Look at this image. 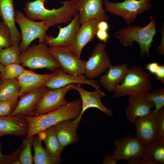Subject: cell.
I'll return each mask as SVG.
<instances>
[{
  "label": "cell",
  "mask_w": 164,
  "mask_h": 164,
  "mask_svg": "<svg viewBox=\"0 0 164 164\" xmlns=\"http://www.w3.org/2000/svg\"><path fill=\"white\" fill-rule=\"evenodd\" d=\"M47 89L42 87L20 97L15 109L9 116L19 114L31 117L36 105Z\"/></svg>",
  "instance_id": "ffe728a7"
},
{
  "label": "cell",
  "mask_w": 164,
  "mask_h": 164,
  "mask_svg": "<svg viewBox=\"0 0 164 164\" xmlns=\"http://www.w3.org/2000/svg\"><path fill=\"white\" fill-rule=\"evenodd\" d=\"M80 24L77 12L66 26H58L59 32L56 37L46 34L44 43L49 47H69L73 42Z\"/></svg>",
  "instance_id": "4fadbf2b"
},
{
  "label": "cell",
  "mask_w": 164,
  "mask_h": 164,
  "mask_svg": "<svg viewBox=\"0 0 164 164\" xmlns=\"http://www.w3.org/2000/svg\"><path fill=\"white\" fill-rule=\"evenodd\" d=\"M74 84H87L95 89H100L97 81L87 79L84 74L73 76L68 74L63 71L59 72L50 78L45 83L44 86L50 89L59 88L67 85Z\"/></svg>",
  "instance_id": "d6986e66"
},
{
  "label": "cell",
  "mask_w": 164,
  "mask_h": 164,
  "mask_svg": "<svg viewBox=\"0 0 164 164\" xmlns=\"http://www.w3.org/2000/svg\"><path fill=\"white\" fill-rule=\"evenodd\" d=\"M157 137L164 138V107L156 113Z\"/></svg>",
  "instance_id": "e575fe53"
},
{
  "label": "cell",
  "mask_w": 164,
  "mask_h": 164,
  "mask_svg": "<svg viewBox=\"0 0 164 164\" xmlns=\"http://www.w3.org/2000/svg\"><path fill=\"white\" fill-rule=\"evenodd\" d=\"M61 71H58L50 74H42L36 73L32 70L26 69L16 78L19 87V97L44 86L45 83L50 78Z\"/></svg>",
  "instance_id": "e0dca14e"
},
{
  "label": "cell",
  "mask_w": 164,
  "mask_h": 164,
  "mask_svg": "<svg viewBox=\"0 0 164 164\" xmlns=\"http://www.w3.org/2000/svg\"><path fill=\"white\" fill-rule=\"evenodd\" d=\"M28 129V122L23 116H0V137L6 135L26 136Z\"/></svg>",
  "instance_id": "ac0fdd59"
},
{
  "label": "cell",
  "mask_w": 164,
  "mask_h": 164,
  "mask_svg": "<svg viewBox=\"0 0 164 164\" xmlns=\"http://www.w3.org/2000/svg\"><path fill=\"white\" fill-rule=\"evenodd\" d=\"M115 147L112 155L117 161L141 158L145 146L135 137L128 136L114 141Z\"/></svg>",
  "instance_id": "7c38bea8"
},
{
  "label": "cell",
  "mask_w": 164,
  "mask_h": 164,
  "mask_svg": "<svg viewBox=\"0 0 164 164\" xmlns=\"http://www.w3.org/2000/svg\"><path fill=\"white\" fill-rule=\"evenodd\" d=\"M159 66L158 62H152L146 65V69L150 73L154 75L157 70Z\"/></svg>",
  "instance_id": "f35d334b"
},
{
  "label": "cell",
  "mask_w": 164,
  "mask_h": 164,
  "mask_svg": "<svg viewBox=\"0 0 164 164\" xmlns=\"http://www.w3.org/2000/svg\"><path fill=\"white\" fill-rule=\"evenodd\" d=\"M106 11L124 19L129 25L137 19L138 15L150 9L151 0H123L121 2H113L104 0Z\"/></svg>",
  "instance_id": "52a82bcc"
},
{
  "label": "cell",
  "mask_w": 164,
  "mask_h": 164,
  "mask_svg": "<svg viewBox=\"0 0 164 164\" xmlns=\"http://www.w3.org/2000/svg\"><path fill=\"white\" fill-rule=\"evenodd\" d=\"M15 21L21 30V39L19 44L21 53L24 52L30 44L36 39L39 43H44L49 27L43 22H36L27 18L19 10L15 11Z\"/></svg>",
  "instance_id": "8992f818"
},
{
  "label": "cell",
  "mask_w": 164,
  "mask_h": 164,
  "mask_svg": "<svg viewBox=\"0 0 164 164\" xmlns=\"http://www.w3.org/2000/svg\"><path fill=\"white\" fill-rule=\"evenodd\" d=\"M98 22L94 19H91L81 24L73 42L68 47L74 56L81 58L83 49L88 43L92 41L96 36Z\"/></svg>",
  "instance_id": "5bb4252c"
},
{
  "label": "cell",
  "mask_w": 164,
  "mask_h": 164,
  "mask_svg": "<svg viewBox=\"0 0 164 164\" xmlns=\"http://www.w3.org/2000/svg\"><path fill=\"white\" fill-rule=\"evenodd\" d=\"M128 101L125 114L128 120L133 124L136 118L146 115L154 107V103L146 96H129Z\"/></svg>",
  "instance_id": "44dd1931"
},
{
  "label": "cell",
  "mask_w": 164,
  "mask_h": 164,
  "mask_svg": "<svg viewBox=\"0 0 164 164\" xmlns=\"http://www.w3.org/2000/svg\"><path fill=\"white\" fill-rule=\"evenodd\" d=\"M155 78L164 84V65L163 64L159 65V67L154 75Z\"/></svg>",
  "instance_id": "74e56055"
},
{
  "label": "cell",
  "mask_w": 164,
  "mask_h": 164,
  "mask_svg": "<svg viewBox=\"0 0 164 164\" xmlns=\"http://www.w3.org/2000/svg\"><path fill=\"white\" fill-rule=\"evenodd\" d=\"M11 45L10 30L4 22L0 21V50Z\"/></svg>",
  "instance_id": "1f68e13d"
},
{
  "label": "cell",
  "mask_w": 164,
  "mask_h": 164,
  "mask_svg": "<svg viewBox=\"0 0 164 164\" xmlns=\"http://www.w3.org/2000/svg\"><path fill=\"white\" fill-rule=\"evenodd\" d=\"M150 19L149 23L145 27L138 25L128 26L120 29L115 34L116 38L125 47L132 46L134 42H137L140 50V56L142 57L145 53L148 57L149 56V49L156 34L155 21L151 16Z\"/></svg>",
  "instance_id": "3957f363"
},
{
  "label": "cell",
  "mask_w": 164,
  "mask_h": 164,
  "mask_svg": "<svg viewBox=\"0 0 164 164\" xmlns=\"http://www.w3.org/2000/svg\"><path fill=\"white\" fill-rule=\"evenodd\" d=\"M4 67L0 63V72L1 73L2 76L4 74Z\"/></svg>",
  "instance_id": "7bdbcfd3"
},
{
  "label": "cell",
  "mask_w": 164,
  "mask_h": 164,
  "mask_svg": "<svg viewBox=\"0 0 164 164\" xmlns=\"http://www.w3.org/2000/svg\"><path fill=\"white\" fill-rule=\"evenodd\" d=\"M48 47L44 43L29 46L19 57L21 64L32 70L46 69L52 72L63 70L61 66L48 50Z\"/></svg>",
  "instance_id": "5b68a950"
},
{
  "label": "cell",
  "mask_w": 164,
  "mask_h": 164,
  "mask_svg": "<svg viewBox=\"0 0 164 164\" xmlns=\"http://www.w3.org/2000/svg\"><path fill=\"white\" fill-rule=\"evenodd\" d=\"M154 103L155 107L152 111L156 113L164 107V88H157L149 92L146 96Z\"/></svg>",
  "instance_id": "4dcf8cb0"
},
{
  "label": "cell",
  "mask_w": 164,
  "mask_h": 164,
  "mask_svg": "<svg viewBox=\"0 0 164 164\" xmlns=\"http://www.w3.org/2000/svg\"><path fill=\"white\" fill-rule=\"evenodd\" d=\"M141 158L149 164H164V138L157 137L145 146Z\"/></svg>",
  "instance_id": "d4e9b609"
},
{
  "label": "cell",
  "mask_w": 164,
  "mask_h": 164,
  "mask_svg": "<svg viewBox=\"0 0 164 164\" xmlns=\"http://www.w3.org/2000/svg\"><path fill=\"white\" fill-rule=\"evenodd\" d=\"M129 164H149L148 163L141 158L132 159L128 161Z\"/></svg>",
  "instance_id": "b9f144b4"
},
{
  "label": "cell",
  "mask_w": 164,
  "mask_h": 164,
  "mask_svg": "<svg viewBox=\"0 0 164 164\" xmlns=\"http://www.w3.org/2000/svg\"><path fill=\"white\" fill-rule=\"evenodd\" d=\"M43 131L45 135L43 140L46 150L53 156H60L64 148L61 146L57 138L55 126H51Z\"/></svg>",
  "instance_id": "83f0119b"
},
{
  "label": "cell",
  "mask_w": 164,
  "mask_h": 164,
  "mask_svg": "<svg viewBox=\"0 0 164 164\" xmlns=\"http://www.w3.org/2000/svg\"><path fill=\"white\" fill-rule=\"evenodd\" d=\"M80 24L91 19L107 21L109 17L103 6V0H78Z\"/></svg>",
  "instance_id": "2e32d148"
},
{
  "label": "cell",
  "mask_w": 164,
  "mask_h": 164,
  "mask_svg": "<svg viewBox=\"0 0 164 164\" xmlns=\"http://www.w3.org/2000/svg\"><path fill=\"white\" fill-rule=\"evenodd\" d=\"M32 146L34 150L33 162L35 164H58L62 161L60 156L54 157L51 155L42 145V140L38 134L33 136Z\"/></svg>",
  "instance_id": "484cf974"
},
{
  "label": "cell",
  "mask_w": 164,
  "mask_h": 164,
  "mask_svg": "<svg viewBox=\"0 0 164 164\" xmlns=\"http://www.w3.org/2000/svg\"><path fill=\"white\" fill-rule=\"evenodd\" d=\"M2 145L1 141L0 139V164H12L13 162L18 159L21 145L11 154L5 155L3 154L2 152Z\"/></svg>",
  "instance_id": "d590c367"
},
{
  "label": "cell",
  "mask_w": 164,
  "mask_h": 164,
  "mask_svg": "<svg viewBox=\"0 0 164 164\" xmlns=\"http://www.w3.org/2000/svg\"><path fill=\"white\" fill-rule=\"evenodd\" d=\"M81 108V100H74L46 114L33 117L23 116L29 126L26 138L32 137L63 121L76 119L80 114Z\"/></svg>",
  "instance_id": "7a4b0ae2"
},
{
  "label": "cell",
  "mask_w": 164,
  "mask_h": 164,
  "mask_svg": "<svg viewBox=\"0 0 164 164\" xmlns=\"http://www.w3.org/2000/svg\"><path fill=\"white\" fill-rule=\"evenodd\" d=\"M134 124L136 129L135 137L145 146L157 137L156 113L152 110L145 116L136 118Z\"/></svg>",
  "instance_id": "9a60e30c"
},
{
  "label": "cell",
  "mask_w": 164,
  "mask_h": 164,
  "mask_svg": "<svg viewBox=\"0 0 164 164\" xmlns=\"http://www.w3.org/2000/svg\"><path fill=\"white\" fill-rule=\"evenodd\" d=\"M74 90L80 95L82 103L80 113L77 118L73 120L74 123L79 124L83 113L90 108H96L109 117L113 115L112 110L107 108L102 103L101 98L105 97L106 95L100 89H95L94 91H90L82 88L80 85L75 84Z\"/></svg>",
  "instance_id": "8fae6325"
},
{
  "label": "cell",
  "mask_w": 164,
  "mask_h": 164,
  "mask_svg": "<svg viewBox=\"0 0 164 164\" xmlns=\"http://www.w3.org/2000/svg\"><path fill=\"white\" fill-rule=\"evenodd\" d=\"M17 100H5L0 101V116H8L14 111Z\"/></svg>",
  "instance_id": "836d02e7"
},
{
  "label": "cell",
  "mask_w": 164,
  "mask_h": 164,
  "mask_svg": "<svg viewBox=\"0 0 164 164\" xmlns=\"http://www.w3.org/2000/svg\"><path fill=\"white\" fill-rule=\"evenodd\" d=\"M48 50L60 64L65 73L73 76L84 74L86 60L74 56L68 47H49Z\"/></svg>",
  "instance_id": "30bf717a"
},
{
  "label": "cell",
  "mask_w": 164,
  "mask_h": 164,
  "mask_svg": "<svg viewBox=\"0 0 164 164\" xmlns=\"http://www.w3.org/2000/svg\"><path fill=\"white\" fill-rule=\"evenodd\" d=\"M75 84L54 89L48 88L36 105L31 117L46 114L67 104L65 96L70 91L74 89Z\"/></svg>",
  "instance_id": "ba28073f"
},
{
  "label": "cell",
  "mask_w": 164,
  "mask_h": 164,
  "mask_svg": "<svg viewBox=\"0 0 164 164\" xmlns=\"http://www.w3.org/2000/svg\"><path fill=\"white\" fill-rule=\"evenodd\" d=\"M33 139V136L22 139V144L18 157L21 164H32L33 162L31 152Z\"/></svg>",
  "instance_id": "f546056e"
},
{
  "label": "cell",
  "mask_w": 164,
  "mask_h": 164,
  "mask_svg": "<svg viewBox=\"0 0 164 164\" xmlns=\"http://www.w3.org/2000/svg\"><path fill=\"white\" fill-rule=\"evenodd\" d=\"M19 87L16 79L2 77L0 83V101L17 100Z\"/></svg>",
  "instance_id": "4316f807"
},
{
  "label": "cell",
  "mask_w": 164,
  "mask_h": 164,
  "mask_svg": "<svg viewBox=\"0 0 164 164\" xmlns=\"http://www.w3.org/2000/svg\"><path fill=\"white\" fill-rule=\"evenodd\" d=\"M26 70L21 64H10L4 67V74L2 77L16 79Z\"/></svg>",
  "instance_id": "d6a6232c"
},
{
  "label": "cell",
  "mask_w": 164,
  "mask_h": 164,
  "mask_svg": "<svg viewBox=\"0 0 164 164\" xmlns=\"http://www.w3.org/2000/svg\"><path fill=\"white\" fill-rule=\"evenodd\" d=\"M0 16L10 31L12 45H19L21 35L15 24L14 0H0Z\"/></svg>",
  "instance_id": "7402d4cb"
},
{
  "label": "cell",
  "mask_w": 164,
  "mask_h": 164,
  "mask_svg": "<svg viewBox=\"0 0 164 164\" xmlns=\"http://www.w3.org/2000/svg\"><path fill=\"white\" fill-rule=\"evenodd\" d=\"M19 46L11 45L0 50V63L5 67L12 64H21Z\"/></svg>",
  "instance_id": "f1b7e54d"
},
{
  "label": "cell",
  "mask_w": 164,
  "mask_h": 164,
  "mask_svg": "<svg viewBox=\"0 0 164 164\" xmlns=\"http://www.w3.org/2000/svg\"><path fill=\"white\" fill-rule=\"evenodd\" d=\"M97 28L99 30L108 31L109 29V25L107 21H101L97 24Z\"/></svg>",
  "instance_id": "60d3db41"
},
{
  "label": "cell",
  "mask_w": 164,
  "mask_h": 164,
  "mask_svg": "<svg viewBox=\"0 0 164 164\" xmlns=\"http://www.w3.org/2000/svg\"><path fill=\"white\" fill-rule=\"evenodd\" d=\"M2 79V74L0 72V83Z\"/></svg>",
  "instance_id": "ee69618b"
},
{
  "label": "cell",
  "mask_w": 164,
  "mask_h": 164,
  "mask_svg": "<svg viewBox=\"0 0 164 164\" xmlns=\"http://www.w3.org/2000/svg\"><path fill=\"white\" fill-rule=\"evenodd\" d=\"M129 68L126 63L117 66L111 64L106 71V73L100 77L99 83L108 91L113 92L123 81Z\"/></svg>",
  "instance_id": "603a6c76"
},
{
  "label": "cell",
  "mask_w": 164,
  "mask_h": 164,
  "mask_svg": "<svg viewBox=\"0 0 164 164\" xmlns=\"http://www.w3.org/2000/svg\"><path fill=\"white\" fill-rule=\"evenodd\" d=\"M117 161L113 158L112 155H108L105 156L102 164H115Z\"/></svg>",
  "instance_id": "ab89813d"
},
{
  "label": "cell",
  "mask_w": 164,
  "mask_h": 164,
  "mask_svg": "<svg viewBox=\"0 0 164 164\" xmlns=\"http://www.w3.org/2000/svg\"><path fill=\"white\" fill-rule=\"evenodd\" d=\"M106 48V43L99 42L86 60L84 74L87 79L93 80L100 77L112 64Z\"/></svg>",
  "instance_id": "9c48e42d"
},
{
  "label": "cell",
  "mask_w": 164,
  "mask_h": 164,
  "mask_svg": "<svg viewBox=\"0 0 164 164\" xmlns=\"http://www.w3.org/2000/svg\"><path fill=\"white\" fill-rule=\"evenodd\" d=\"M152 88L151 76L142 67L134 66L129 69L122 82L116 87L113 97L125 96L145 97Z\"/></svg>",
  "instance_id": "277c9868"
},
{
  "label": "cell",
  "mask_w": 164,
  "mask_h": 164,
  "mask_svg": "<svg viewBox=\"0 0 164 164\" xmlns=\"http://www.w3.org/2000/svg\"><path fill=\"white\" fill-rule=\"evenodd\" d=\"M98 39L101 42L106 43L108 42L109 35L108 31L98 29L96 34Z\"/></svg>",
  "instance_id": "8d00e7d4"
},
{
  "label": "cell",
  "mask_w": 164,
  "mask_h": 164,
  "mask_svg": "<svg viewBox=\"0 0 164 164\" xmlns=\"http://www.w3.org/2000/svg\"><path fill=\"white\" fill-rule=\"evenodd\" d=\"M47 0L28 1L24 10L26 16L34 21L41 20L50 27L61 23H68L78 12V0H70L60 2L62 6L51 9L45 8Z\"/></svg>",
  "instance_id": "6da1fadb"
},
{
  "label": "cell",
  "mask_w": 164,
  "mask_h": 164,
  "mask_svg": "<svg viewBox=\"0 0 164 164\" xmlns=\"http://www.w3.org/2000/svg\"><path fill=\"white\" fill-rule=\"evenodd\" d=\"M79 125L70 120L63 121L54 125L57 136L63 148L79 140L77 132Z\"/></svg>",
  "instance_id": "cb8c5ba5"
}]
</instances>
